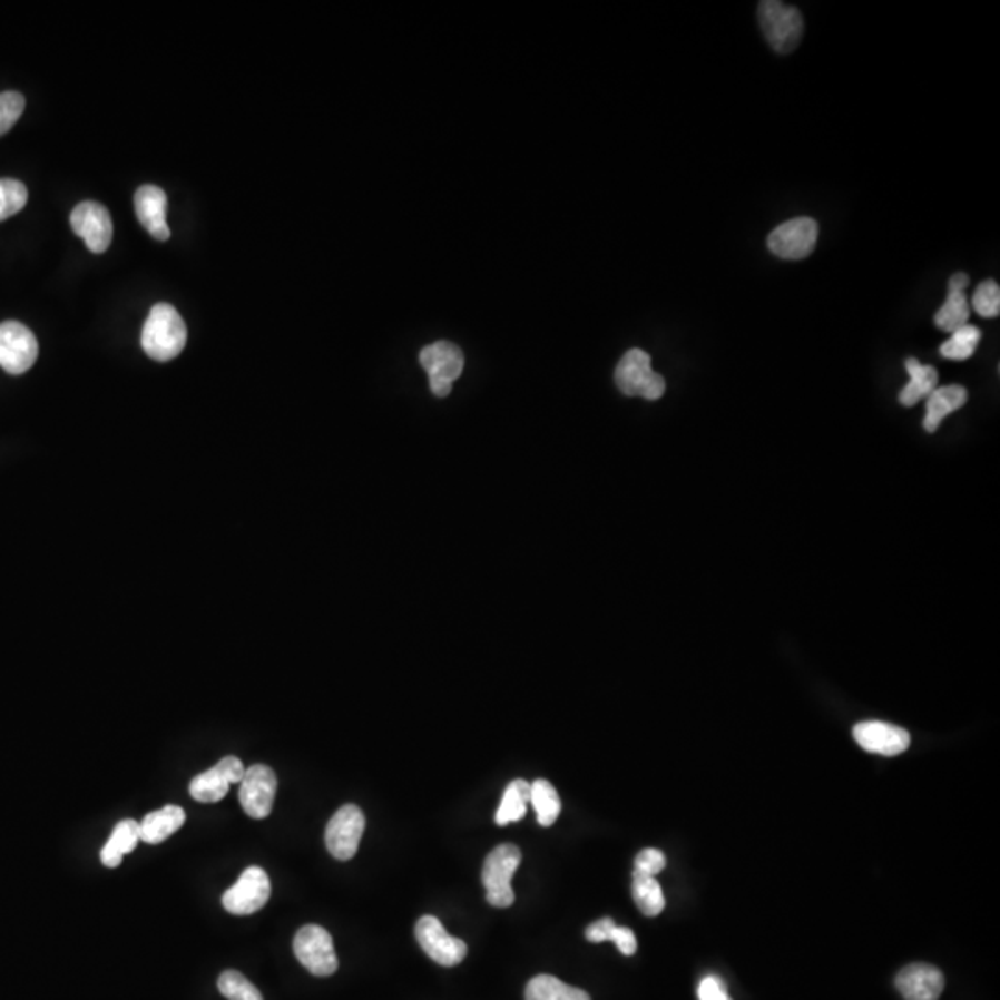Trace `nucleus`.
I'll return each mask as SVG.
<instances>
[{"instance_id": "nucleus-23", "label": "nucleus", "mask_w": 1000, "mask_h": 1000, "mask_svg": "<svg viewBox=\"0 0 1000 1000\" xmlns=\"http://www.w3.org/2000/svg\"><path fill=\"white\" fill-rule=\"evenodd\" d=\"M528 804H530V784L522 778L510 782L497 810V825L504 826L521 821L527 815Z\"/></svg>"}, {"instance_id": "nucleus-1", "label": "nucleus", "mask_w": 1000, "mask_h": 1000, "mask_svg": "<svg viewBox=\"0 0 1000 1000\" xmlns=\"http://www.w3.org/2000/svg\"><path fill=\"white\" fill-rule=\"evenodd\" d=\"M187 343L186 323L170 304H155L141 332L145 354L156 362L175 360Z\"/></svg>"}, {"instance_id": "nucleus-18", "label": "nucleus", "mask_w": 1000, "mask_h": 1000, "mask_svg": "<svg viewBox=\"0 0 1000 1000\" xmlns=\"http://www.w3.org/2000/svg\"><path fill=\"white\" fill-rule=\"evenodd\" d=\"M968 286L969 276L965 273H957V275L951 276L945 304L934 315L935 326L940 331L952 334L958 329L969 325L971 306H969L968 297H965V287Z\"/></svg>"}, {"instance_id": "nucleus-2", "label": "nucleus", "mask_w": 1000, "mask_h": 1000, "mask_svg": "<svg viewBox=\"0 0 1000 1000\" xmlns=\"http://www.w3.org/2000/svg\"><path fill=\"white\" fill-rule=\"evenodd\" d=\"M758 21L767 43L778 55H790L803 39L804 21L795 6L778 0H764L758 4Z\"/></svg>"}, {"instance_id": "nucleus-20", "label": "nucleus", "mask_w": 1000, "mask_h": 1000, "mask_svg": "<svg viewBox=\"0 0 1000 1000\" xmlns=\"http://www.w3.org/2000/svg\"><path fill=\"white\" fill-rule=\"evenodd\" d=\"M184 823H186V812L180 806L169 804L166 808L156 810V812L145 815V820L139 823V835L144 843L158 845L175 832L180 831Z\"/></svg>"}, {"instance_id": "nucleus-32", "label": "nucleus", "mask_w": 1000, "mask_h": 1000, "mask_svg": "<svg viewBox=\"0 0 1000 1000\" xmlns=\"http://www.w3.org/2000/svg\"><path fill=\"white\" fill-rule=\"evenodd\" d=\"M666 854L658 849H645L636 856L634 863V873L645 874V876H656L666 869Z\"/></svg>"}, {"instance_id": "nucleus-31", "label": "nucleus", "mask_w": 1000, "mask_h": 1000, "mask_svg": "<svg viewBox=\"0 0 1000 1000\" xmlns=\"http://www.w3.org/2000/svg\"><path fill=\"white\" fill-rule=\"evenodd\" d=\"M24 97L17 91L0 94V136L10 133L24 111Z\"/></svg>"}, {"instance_id": "nucleus-8", "label": "nucleus", "mask_w": 1000, "mask_h": 1000, "mask_svg": "<svg viewBox=\"0 0 1000 1000\" xmlns=\"http://www.w3.org/2000/svg\"><path fill=\"white\" fill-rule=\"evenodd\" d=\"M363 831H365V815L362 810L357 808L356 804H345L332 815L326 825V849L335 860L346 862L356 856Z\"/></svg>"}, {"instance_id": "nucleus-11", "label": "nucleus", "mask_w": 1000, "mask_h": 1000, "mask_svg": "<svg viewBox=\"0 0 1000 1000\" xmlns=\"http://www.w3.org/2000/svg\"><path fill=\"white\" fill-rule=\"evenodd\" d=\"M271 896V880L262 867L243 871L236 884L223 895V906L232 915H251L267 904Z\"/></svg>"}, {"instance_id": "nucleus-12", "label": "nucleus", "mask_w": 1000, "mask_h": 1000, "mask_svg": "<svg viewBox=\"0 0 1000 1000\" xmlns=\"http://www.w3.org/2000/svg\"><path fill=\"white\" fill-rule=\"evenodd\" d=\"M276 781L275 771L267 765H253L245 769L243 781L239 782V803L248 817L265 820L269 817L273 804H275Z\"/></svg>"}, {"instance_id": "nucleus-33", "label": "nucleus", "mask_w": 1000, "mask_h": 1000, "mask_svg": "<svg viewBox=\"0 0 1000 1000\" xmlns=\"http://www.w3.org/2000/svg\"><path fill=\"white\" fill-rule=\"evenodd\" d=\"M608 941H614L619 952L625 954V957H633L638 951V940H636L633 930L627 929V927L614 924L610 934H608Z\"/></svg>"}, {"instance_id": "nucleus-21", "label": "nucleus", "mask_w": 1000, "mask_h": 1000, "mask_svg": "<svg viewBox=\"0 0 1000 1000\" xmlns=\"http://www.w3.org/2000/svg\"><path fill=\"white\" fill-rule=\"evenodd\" d=\"M139 841H141V835H139L138 821L125 820L117 823L110 840L106 841V845L100 851V862L106 867H119L122 856L130 854L138 846Z\"/></svg>"}, {"instance_id": "nucleus-30", "label": "nucleus", "mask_w": 1000, "mask_h": 1000, "mask_svg": "<svg viewBox=\"0 0 1000 1000\" xmlns=\"http://www.w3.org/2000/svg\"><path fill=\"white\" fill-rule=\"evenodd\" d=\"M973 308L980 317L993 320L1000 314V287L996 281H984L973 295Z\"/></svg>"}, {"instance_id": "nucleus-9", "label": "nucleus", "mask_w": 1000, "mask_h": 1000, "mask_svg": "<svg viewBox=\"0 0 1000 1000\" xmlns=\"http://www.w3.org/2000/svg\"><path fill=\"white\" fill-rule=\"evenodd\" d=\"M39 345L30 329L6 321L0 325V367L6 373L22 374L38 360Z\"/></svg>"}, {"instance_id": "nucleus-34", "label": "nucleus", "mask_w": 1000, "mask_h": 1000, "mask_svg": "<svg viewBox=\"0 0 1000 1000\" xmlns=\"http://www.w3.org/2000/svg\"><path fill=\"white\" fill-rule=\"evenodd\" d=\"M698 1000H732L726 991L723 980L717 977H706L698 984Z\"/></svg>"}, {"instance_id": "nucleus-24", "label": "nucleus", "mask_w": 1000, "mask_h": 1000, "mask_svg": "<svg viewBox=\"0 0 1000 1000\" xmlns=\"http://www.w3.org/2000/svg\"><path fill=\"white\" fill-rule=\"evenodd\" d=\"M527 1000H591L588 993L567 986L552 974H538L527 986Z\"/></svg>"}, {"instance_id": "nucleus-29", "label": "nucleus", "mask_w": 1000, "mask_h": 1000, "mask_svg": "<svg viewBox=\"0 0 1000 1000\" xmlns=\"http://www.w3.org/2000/svg\"><path fill=\"white\" fill-rule=\"evenodd\" d=\"M28 189L22 182L0 178V220L10 219L27 206Z\"/></svg>"}, {"instance_id": "nucleus-26", "label": "nucleus", "mask_w": 1000, "mask_h": 1000, "mask_svg": "<svg viewBox=\"0 0 1000 1000\" xmlns=\"http://www.w3.org/2000/svg\"><path fill=\"white\" fill-rule=\"evenodd\" d=\"M530 804L536 810L538 823L541 826H552L560 817L561 801L555 786L549 781H539L530 784Z\"/></svg>"}, {"instance_id": "nucleus-6", "label": "nucleus", "mask_w": 1000, "mask_h": 1000, "mask_svg": "<svg viewBox=\"0 0 1000 1000\" xmlns=\"http://www.w3.org/2000/svg\"><path fill=\"white\" fill-rule=\"evenodd\" d=\"M293 952L298 962L315 977H331L337 971L332 935L320 924H306L293 940Z\"/></svg>"}, {"instance_id": "nucleus-3", "label": "nucleus", "mask_w": 1000, "mask_h": 1000, "mask_svg": "<svg viewBox=\"0 0 1000 1000\" xmlns=\"http://www.w3.org/2000/svg\"><path fill=\"white\" fill-rule=\"evenodd\" d=\"M616 384L622 395L658 401L666 393V380L653 371L650 356L641 349H630L616 367Z\"/></svg>"}, {"instance_id": "nucleus-22", "label": "nucleus", "mask_w": 1000, "mask_h": 1000, "mask_svg": "<svg viewBox=\"0 0 1000 1000\" xmlns=\"http://www.w3.org/2000/svg\"><path fill=\"white\" fill-rule=\"evenodd\" d=\"M906 371L910 374V382L901 391L899 401H901L902 406L912 408L935 390L938 371L932 365H923V363H919L913 357L906 360Z\"/></svg>"}, {"instance_id": "nucleus-5", "label": "nucleus", "mask_w": 1000, "mask_h": 1000, "mask_svg": "<svg viewBox=\"0 0 1000 1000\" xmlns=\"http://www.w3.org/2000/svg\"><path fill=\"white\" fill-rule=\"evenodd\" d=\"M419 362L429 374L430 390L435 396H447L451 393L454 380L460 379L465 365V357L460 346L451 341H438L424 346L419 354Z\"/></svg>"}, {"instance_id": "nucleus-4", "label": "nucleus", "mask_w": 1000, "mask_h": 1000, "mask_svg": "<svg viewBox=\"0 0 1000 1000\" xmlns=\"http://www.w3.org/2000/svg\"><path fill=\"white\" fill-rule=\"evenodd\" d=\"M521 851L519 846L504 843L488 854L482 869V884L491 906L508 908L516 901V893L511 890V879L521 865Z\"/></svg>"}, {"instance_id": "nucleus-15", "label": "nucleus", "mask_w": 1000, "mask_h": 1000, "mask_svg": "<svg viewBox=\"0 0 1000 1000\" xmlns=\"http://www.w3.org/2000/svg\"><path fill=\"white\" fill-rule=\"evenodd\" d=\"M852 734L863 751L880 756H896L910 747V734L904 728L882 720L857 723Z\"/></svg>"}, {"instance_id": "nucleus-13", "label": "nucleus", "mask_w": 1000, "mask_h": 1000, "mask_svg": "<svg viewBox=\"0 0 1000 1000\" xmlns=\"http://www.w3.org/2000/svg\"><path fill=\"white\" fill-rule=\"evenodd\" d=\"M71 226L75 234L82 237L91 253L102 254L110 247L114 223L110 212L102 204L94 200L78 204L77 208L72 209Z\"/></svg>"}, {"instance_id": "nucleus-25", "label": "nucleus", "mask_w": 1000, "mask_h": 1000, "mask_svg": "<svg viewBox=\"0 0 1000 1000\" xmlns=\"http://www.w3.org/2000/svg\"><path fill=\"white\" fill-rule=\"evenodd\" d=\"M633 896L636 906L641 910L647 918H656L664 912L666 908V896L661 891V885L655 876H645V874H633Z\"/></svg>"}, {"instance_id": "nucleus-10", "label": "nucleus", "mask_w": 1000, "mask_h": 1000, "mask_svg": "<svg viewBox=\"0 0 1000 1000\" xmlns=\"http://www.w3.org/2000/svg\"><path fill=\"white\" fill-rule=\"evenodd\" d=\"M419 945L435 963L443 968H454L468 957V945L460 938H452L434 915H423L415 924Z\"/></svg>"}, {"instance_id": "nucleus-17", "label": "nucleus", "mask_w": 1000, "mask_h": 1000, "mask_svg": "<svg viewBox=\"0 0 1000 1000\" xmlns=\"http://www.w3.org/2000/svg\"><path fill=\"white\" fill-rule=\"evenodd\" d=\"M134 206H136L139 223L149 231L150 236L158 242H167L170 231L166 219V192L158 186H141L134 197Z\"/></svg>"}, {"instance_id": "nucleus-28", "label": "nucleus", "mask_w": 1000, "mask_h": 1000, "mask_svg": "<svg viewBox=\"0 0 1000 1000\" xmlns=\"http://www.w3.org/2000/svg\"><path fill=\"white\" fill-rule=\"evenodd\" d=\"M220 996L228 1000H264L258 988L239 971H225L217 980Z\"/></svg>"}, {"instance_id": "nucleus-14", "label": "nucleus", "mask_w": 1000, "mask_h": 1000, "mask_svg": "<svg viewBox=\"0 0 1000 1000\" xmlns=\"http://www.w3.org/2000/svg\"><path fill=\"white\" fill-rule=\"evenodd\" d=\"M245 775V765L236 756H226L212 769L204 771L193 778L189 793L197 803H219L226 797L232 784H239Z\"/></svg>"}, {"instance_id": "nucleus-7", "label": "nucleus", "mask_w": 1000, "mask_h": 1000, "mask_svg": "<svg viewBox=\"0 0 1000 1000\" xmlns=\"http://www.w3.org/2000/svg\"><path fill=\"white\" fill-rule=\"evenodd\" d=\"M820 225L812 217H797L776 226L767 237L771 253L782 259H804L814 253Z\"/></svg>"}, {"instance_id": "nucleus-16", "label": "nucleus", "mask_w": 1000, "mask_h": 1000, "mask_svg": "<svg viewBox=\"0 0 1000 1000\" xmlns=\"http://www.w3.org/2000/svg\"><path fill=\"white\" fill-rule=\"evenodd\" d=\"M895 986L906 1000H938L945 988V979L934 965L912 963L896 974Z\"/></svg>"}, {"instance_id": "nucleus-19", "label": "nucleus", "mask_w": 1000, "mask_h": 1000, "mask_svg": "<svg viewBox=\"0 0 1000 1000\" xmlns=\"http://www.w3.org/2000/svg\"><path fill=\"white\" fill-rule=\"evenodd\" d=\"M968 402V390L962 385H945V388H935L929 396H927V415H924L923 427L927 432L934 434L940 429L941 421L949 413L957 412Z\"/></svg>"}, {"instance_id": "nucleus-27", "label": "nucleus", "mask_w": 1000, "mask_h": 1000, "mask_svg": "<svg viewBox=\"0 0 1000 1000\" xmlns=\"http://www.w3.org/2000/svg\"><path fill=\"white\" fill-rule=\"evenodd\" d=\"M980 340H982V332L977 326H962L957 332H952L951 337L940 346V354L947 357V360L963 362V360H969V357L973 356Z\"/></svg>"}]
</instances>
